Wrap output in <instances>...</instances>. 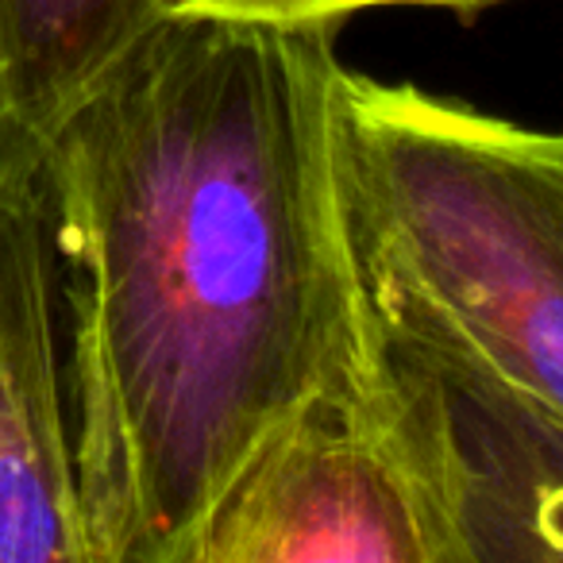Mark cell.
<instances>
[{
    "label": "cell",
    "mask_w": 563,
    "mask_h": 563,
    "mask_svg": "<svg viewBox=\"0 0 563 563\" xmlns=\"http://www.w3.org/2000/svg\"><path fill=\"white\" fill-rule=\"evenodd\" d=\"M332 35L163 12L43 143L89 563H181L251 448L355 375Z\"/></svg>",
    "instance_id": "obj_1"
},
{
    "label": "cell",
    "mask_w": 563,
    "mask_h": 563,
    "mask_svg": "<svg viewBox=\"0 0 563 563\" xmlns=\"http://www.w3.org/2000/svg\"><path fill=\"white\" fill-rule=\"evenodd\" d=\"M332 151L355 271L563 409V132L340 70Z\"/></svg>",
    "instance_id": "obj_2"
},
{
    "label": "cell",
    "mask_w": 563,
    "mask_h": 563,
    "mask_svg": "<svg viewBox=\"0 0 563 563\" xmlns=\"http://www.w3.org/2000/svg\"><path fill=\"white\" fill-rule=\"evenodd\" d=\"M355 282V394L413 490L432 563H563V409L413 290Z\"/></svg>",
    "instance_id": "obj_3"
},
{
    "label": "cell",
    "mask_w": 563,
    "mask_h": 563,
    "mask_svg": "<svg viewBox=\"0 0 563 563\" xmlns=\"http://www.w3.org/2000/svg\"><path fill=\"white\" fill-rule=\"evenodd\" d=\"M181 563H432L424 517L355 375L251 448Z\"/></svg>",
    "instance_id": "obj_4"
},
{
    "label": "cell",
    "mask_w": 563,
    "mask_h": 563,
    "mask_svg": "<svg viewBox=\"0 0 563 563\" xmlns=\"http://www.w3.org/2000/svg\"><path fill=\"white\" fill-rule=\"evenodd\" d=\"M0 563H89L40 166L0 174Z\"/></svg>",
    "instance_id": "obj_5"
},
{
    "label": "cell",
    "mask_w": 563,
    "mask_h": 563,
    "mask_svg": "<svg viewBox=\"0 0 563 563\" xmlns=\"http://www.w3.org/2000/svg\"><path fill=\"white\" fill-rule=\"evenodd\" d=\"M163 12V0H0V174L40 166L58 120Z\"/></svg>",
    "instance_id": "obj_6"
},
{
    "label": "cell",
    "mask_w": 563,
    "mask_h": 563,
    "mask_svg": "<svg viewBox=\"0 0 563 563\" xmlns=\"http://www.w3.org/2000/svg\"><path fill=\"white\" fill-rule=\"evenodd\" d=\"M394 4H448L475 9L486 0H163L166 12H232V16H274V20H344L363 9H394Z\"/></svg>",
    "instance_id": "obj_7"
}]
</instances>
